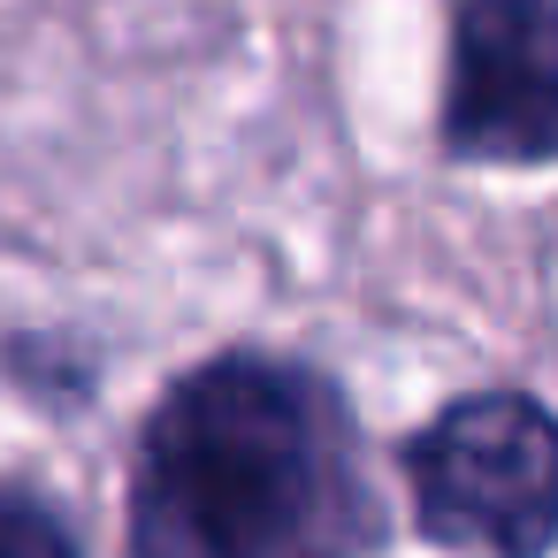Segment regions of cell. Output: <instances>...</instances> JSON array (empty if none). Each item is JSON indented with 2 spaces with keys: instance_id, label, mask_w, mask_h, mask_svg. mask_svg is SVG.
Listing matches in <instances>:
<instances>
[{
  "instance_id": "6da1fadb",
  "label": "cell",
  "mask_w": 558,
  "mask_h": 558,
  "mask_svg": "<svg viewBox=\"0 0 558 558\" xmlns=\"http://www.w3.org/2000/svg\"><path fill=\"white\" fill-rule=\"evenodd\" d=\"M383 505L352 405L276 352L169 383L131 459V558H367Z\"/></svg>"
},
{
  "instance_id": "7a4b0ae2",
  "label": "cell",
  "mask_w": 558,
  "mask_h": 558,
  "mask_svg": "<svg viewBox=\"0 0 558 558\" xmlns=\"http://www.w3.org/2000/svg\"><path fill=\"white\" fill-rule=\"evenodd\" d=\"M428 543L466 558H543L558 543V413L527 390H466L405 444Z\"/></svg>"
},
{
  "instance_id": "3957f363",
  "label": "cell",
  "mask_w": 558,
  "mask_h": 558,
  "mask_svg": "<svg viewBox=\"0 0 558 558\" xmlns=\"http://www.w3.org/2000/svg\"><path fill=\"white\" fill-rule=\"evenodd\" d=\"M444 154L474 169L558 161V0H451Z\"/></svg>"
},
{
  "instance_id": "277c9868",
  "label": "cell",
  "mask_w": 558,
  "mask_h": 558,
  "mask_svg": "<svg viewBox=\"0 0 558 558\" xmlns=\"http://www.w3.org/2000/svg\"><path fill=\"white\" fill-rule=\"evenodd\" d=\"M0 558H85V550H77L70 520L47 497L0 482Z\"/></svg>"
}]
</instances>
